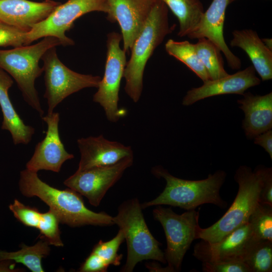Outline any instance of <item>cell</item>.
I'll use <instances>...</instances> for the list:
<instances>
[{
    "mask_svg": "<svg viewBox=\"0 0 272 272\" xmlns=\"http://www.w3.org/2000/svg\"><path fill=\"white\" fill-rule=\"evenodd\" d=\"M19 187L25 196L38 197L47 205L61 223L72 227L115 224L113 217L108 214L88 209L80 194L70 188L60 190L50 186L39 178L36 172L26 168L21 171Z\"/></svg>",
    "mask_w": 272,
    "mask_h": 272,
    "instance_id": "cell-1",
    "label": "cell"
},
{
    "mask_svg": "<svg viewBox=\"0 0 272 272\" xmlns=\"http://www.w3.org/2000/svg\"><path fill=\"white\" fill-rule=\"evenodd\" d=\"M152 172L156 177L164 178L166 186L157 197L141 204L142 209L161 205L178 207L187 211L195 210L205 203H212L222 209L227 206L220 194L226 178V173L223 170H218L199 180L176 177L161 166L153 168Z\"/></svg>",
    "mask_w": 272,
    "mask_h": 272,
    "instance_id": "cell-2",
    "label": "cell"
},
{
    "mask_svg": "<svg viewBox=\"0 0 272 272\" xmlns=\"http://www.w3.org/2000/svg\"><path fill=\"white\" fill-rule=\"evenodd\" d=\"M271 168L257 166L254 171L244 165L236 170L234 179L238 184L236 196L225 215L207 228L199 227L196 239L215 242L219 241L236 228L246 223L259 202L260 192Z\"/></svg>",
    "mask_w": 272,
    "mask_h": 272,
    "instance_id": "cell-3",
    "label": "cell"
},
{
    "mask_svg": "<svg viewBox=\"0 0 272 272\" xmlns=\"http://www.w3.org/2000/svg\"><path fill=\"white\" fill-rule=\"evenodd\" d=\"M168 14L166 5L156 0L130 49V57L126 63L123 77L125 80V91L135 103L142 95L144 72L148 60L165 37L174 30L175 26H169Z\"/></svg>",
    "mask_w": 272,
    "mask_h": 272,
    "instance_id": "cell-4",
    "label": "cell"
},
{
    "mask_svg": "<svg viewBox=\"0 0 272 272\" xmlns=\"http://www.w3.org/2000/svg\"><path fill=\"white\" fill-rule=\"evenodd\" d=\"M42 38L35 44L0 50V68L14 79L25 101L41 117L44 110L35 86L36 79L43 72L39 60L48 49L61 45L54 37Z\"/></svg>",
    "mask_w": 272,
    "mask_h": 272,
    "instance_id": "cell-5",
    "label": "cell"
},
{
    "mask_svg": "<svg viewBox=\"0 0 272 272\" xmlns=\"http://www.w3.org/2000/svg\"><path fill=\"white\" fill-rule=\"evenodd\" d=\"M141 205L137 197L123 202L113 217L124 234L127 244V257L121 271L131 272L137 264L152 259L166 263L160 243L150 231L145 220Z\"/></svg>",
    "mask_w": 272,
    "mask_h": 272,
    "instance_id": "cell-6",
    "label": "cell"
},
{
    "mask_svg": "<svg viewBox=\"0 0 272 272\" xmlns=\"http://www.w3.org/2000/svg\"><path fill=\"white\" fill-rule=\"evenodd\" d=\"M153 216L162 226L166 236L167 248L164 253L168 270L179 271L186 251L196 239L200 227L199 211L189 210L179 215L170 208L157 206L153 211Z\"/></svg>",
    "mask_w": 272,
    "mask_h": 272,
    "instance_id": "cell-7",
    "label": "cell"
},
{
    "mask_svg": "<svg viewBox=\"0 0 272 272\" xmlns=\"http://www.w3.org/2000/svg\"><path fill=\"white\" fill-rule=\"evenodd\" d=\"M43 62L48 113H51L65 98L86 88H98L101 78L70 69L58 58L56 47L48 49L41 59Z\"/></svg>",
    "mask_w": 272,
    "mask_h": 272,
    "instance_id": "cell-8",
    "label": "cell"
},
{
    "mask_svg": "<svg viewBox=\"0 0 272 272\" xmlns=\"http://www.w3.org/2000/svg\"><path fill=\"white\" fill-rule=\"evenodd\" d=\"M108 0H67L60 4L44 20L33 25L27 32L26 44L39 38L52 36L57 38L63 46H72L75 42L65 35L75 21L92 12H108Z\"/></svg>",
    "mask_w": 272,
    "mask_h": 272,
    "instance_id": "cell-9",
    "label": "cell"
},
{
    "mask_svg": "<svg viewBox=\"0 0 272 272\" xmlns=\"http://www.w3.org/2000/svg\"><path fill=\"white\" fill-rule=\"evenodd\" d=\"M121 34L112 32L107 35V55L103 77L93 96L94 102L104 109L107 119L115 122L122 116L119 109L120 82L126 65V52L120 47Z\"/></svg>",
    "mask_w": 272,
    "mask_h": 272,
    "instance_id": "cell-10",
    "label": "cell"
},
{
    "mask_svg": "<svg viewBox=\"0 0 272 272\" xmlns=\"http://www.w3.org/2000/svg\"><path fill=\"white\" fill-rule=\"evenodd\" d=\"M133 162V156L127 157L113 165L77 170L63 183L85 196L91 205L98 207L107 191L118 181Z\"/></svg>",
    "mask_w": 272,
    "mask_h": 272,
    "instance_id": "cell-11",
    "label": "cell"
},
{
    "mask_svg": "<svg viewBox=\"0 0 272 272\" xmlns=\"http://www.w3.org/2000/svg\"><path fill=\"white\" fill-rule=\"evenodd\" d=\"M255 238L248 222L218 241L201 240L195 245L193 255L202 262L242 260Z\"/></svg>",
    "mask_w": 272,
    "mask_h": 272,
    "instance_id": "cell-12",
    "label": "cell"
},
{
    "mask_svg": "<svg viewBox=\"0 0 272 272\" xmlns=\"http://www.w3.org/2000/svg\"><path fill=\"white\" fill-rule=\"evenodd\" d=\"M156 0H108L107 19L117 22L123 50L128 52L141 32Z\"/></svg>",
    "mask_w": 272,
    "mask_h": 272,
    "instance_id": "cell-13",
    "label": "cell"
},
{
    "mask_svg": "<svg viewBox=\"0 0 272 272\" xmlns=\"http://www.w3.org/2000/svg\"><path fill=\"white\" fill-rule=\"evenodd\" d=\"M47 125L45 138L35 146L34 153L26 163V169L38 172L41 170L58 173L62 164L74 158L68 153L59 136V114L54 111L42 117Z\"/></svg>",
    "mask_w": 272,
    "mask_h": 272,
    "instance_id": "cell-14",
    "label": "cell"
},
{
    "mask_svg": "<svg viewBox=\"0 0 272 272\" xmlns=\"http://www.w3.org/2000/svg\"><path fill=\"white\" fill-rule=\"evenodd\" d=\"M260 83V80L256 76L253 66L250 65L234 74L208 80L200 87L192 88L184 97L182 104L189 106L206 98L223 94L243 95L248 89Z\"/></svg>",
    "mask_w": 272,
    "mask_h": 272,
    "instance_id": "cell-15",
    "label": "cell"
},
{
    "mask_svg": "<svg viewBox=\"0 0 272 272\" xmlns=\"http://www.w3.org/2000/svg\"><path fill=\"white\" fill-rule=\"evenodd\" d=\"M77 144L81 154L79 170L113 165L126 157L133 156L130 147L109 141L102 135L80 138L77 140Z\"/></svg>",
    "mask_w": 272,
    "mask_h": 272,
    "instance_id": "cell-16",
    "label": "cell"
},
{
    "mask_svg": "<svg viewBox=\"0 0 272 272\" xmlns=\"http://www.w3.org/2000/svg\"><path fill=\"white\" fill-rule=\"evenodd\" d=\"M229 4V0H213L195 30L187 36L191 39H208L224 54L229 66L238 70L241 66V60L231 52L223 35L226 11Z\"/></svg>",
    "mask_w": 272,
    "mask_h": 272,
    "instance_id": "cell-17",
    "label": "cell"
},
{
    "mask_svg": "<svg viewBox=\"0 0 272 272\" xmlns=\"http://www.w3.org/2000/svg\"><path fill=\"white\" fill-rule=\"evenodd\" d=\"M60 4L52 0H0V21L28 32Z\"/></svg>",
    "mask_w": 272,
    "mask_h": 272,
    "instance_id": "cell-18",
    "label": "cell"
},
{
    "mask_svg": "<svg viewBox=\"0 0 272 272\" xmlns=\"http://www.w3.org/2000/svg\"><path fill=\"white\" fill-rule=\"evenodd\" d=\"M243 98L237 100L245 115L242 128L248 139L272 128V92L264 95L245 92Z\"/></svg>",
    "mask_w": 272,
    "mask_h": 272,
    "instance_id": "cell-19",
    "label": "cell"
},
{
    "mask_svg": "<svg viewBox=\"0 0 272 272\" xmlns=\"http://www.w3.org/2000/svg\"><path fill=\"white\" fill-rule=\"evenodd\" d=\"M13 83L10 76L0 68V107L3 117L1 128L10 132L15 145H27L35 128L23 122L12 104L8 92Z\"/></svg>",
    "mask_w": 272,
    "mask_h": 272,
    "instance_id": "cell-20",
    "label": "cell"
},
{
    "mask_svg": "<svg viewBox=\"0 0 272 272\" xmlns=\"http://www.w3.org/2000/svg\"><path fill=\"white\" fill-rule=\"evenodd\" d=\"M231 47H238L248 55L253 66L262 81L272 79V51L268 49L257 33L251 29L234 30Z\"/></svg>",
    "mask_w": 272,
    "mask_h": 272,
    "instance_id": "cell-21",
    "label": "cell"
},
{
    "mask_svg": "<svg viewBox=\"0 0 272 272\" xmlns=\"http://www.w3.org/2000/svg\"><path fill=\"white\" fill-rule=\"evenodd\" d=\"M177 18L179 24L178 35L188 36L196 28L204 13L199 0H160Z\"/></svg>",
    "mask_w": 272,
    "mask_h": 272,
    "instance_id": "cell-22",
    "label": "cell"
},
{
    "mask_svg": "<svg viewBox=\"0 0 272 272\" xmlns=\"http://www.w3.org/2000/svg\"><path fill=\"white\" fill-rule=\"evenodd\" d=\"M49 245L46 241L42 239L33 246L22 244L21 249L16 251L0 250V260H12L22 263L32 272H43L41 260L50 253Z\"/></svg>",
    "mask_w": 272,
    "mask_h": 272,
    "instance_id": "cell-23",
    "label": "cell"
},
{
    "mask_svg": "<svg viewBox=\"0 0 272 272\" xmlns=\"http://www.w3.org/2000/svg\"><path fill=\"white\" fill-rule=\"evenodd\" d=\"M165 47L170 55L185 64L203 82L210 80L207 71L198 56L195 44L187 40L176 41L170 39L166 43Z\"/></svg>",
    "mask_w": 272,
    "mask_h": 272,
    "instance_id": "cell-24",
    "label": "cell"
},
{
    "mask_svg": "<svg viewBox=\"0 0 272 272\" xmlns=\"http://www.w3.org/2000/svg\"><path fill=\"white\" fill-rule=\"evenodd\" d=\"M195 45L198 56L210 80L220 79L228 75L224 68L221 51L214 43L207 38H201Z\"/></svg>",
    "mask_w": 272,
    "mask_h": 272,
    "instance_id": "cell-25",
    "label": "cell"
},
{
    "mask_svg": "<svg viewBox=\"0 0 272 272\" xmlns=\"http://www.w3.org/2000/svg\"><path fill=\"white\" fill-rule=\"evenodd\" d=\"M243 261L250 272H271L272 241L256 240L248 250Z\"/></svg>",
    "mask_w": 272,
    "mask_h": 272,
    "instance_id": "cell-26",
    "label": "cell"
},
{
    "mask_svg": "<svg viewBox=\"0 0 272 272\" xmlns=\"http://www.w3.org/2000/svg\"><path fill=\"white\" fill-rule=\"evenodd\" d=\"M248 222L255 238L272 241V206L259 202Z\"/></svg>",
    "mask_w": 272,
    "mask_h": 272,
    "instance_id": "cell-27",
    "label": "cell"
},
{
    "mask_svg": "<svg viewBox=\"0 0 272 272\" xmlns=\"http://www.w3.org/2000/svg\"><path fill=\"white\" fill-rule=\"evenodd\" d=\"M125 239L124 234L119 229L116 235L107 241L100 240L93 247L92 252L97 255L108 265H120L122 254H118L119 246Z\"/></svg>",
    "mask_w": 272,
    "mask_h": 272,
    "instance_id": "cell-28",
    "label": "cell"
},
{
    "mask_svg": "<svg viewBox=\"0 0 272 272\" xmlns=\"http://www.w3.org/2000/svg\"><path fill=\"white\" fill-rule=\"evenodd\" d=\"M59 221L50 210L48 212L41 213L38 228L42 237L44 238L49 245L56 247L63 246L60 238V233L59 229Z\"/></svg>",
    "mask_w": 272,
    "mask_h": 272,
    "instance_id": "cell-29",
    "label": "cell"
},
{
    "mask_svg": "<svg viewBox=\"0 0 272 272\" xmlns=\"http://www.w3.org/2000/svg\"><path fill=\"white\" fill-rule=\"evenodd\" d=\"M9 208L14 217L23 224L38 228L41 213L37 209L25 206L17 199Z\"/></svg>",
    "mask_w": 272,
    "mask_h": 272,
    "instance_id": "cell-30",
    "label": "cell"
},
{
    "mask_svg": "<svg viewBox=\"0 0 272 272\" xmlns=\"http://www.w3.org/2000/svg\"><path fill=\"white\" fill-rule=\"evenodd\" d=\"M27 32L0 21V47L26 45Z\"/></svg>",
    "mask_w": 272,
    "mask_h": 272,
    "instance_id": "cell-31",
    "label": "cell"
},
{
    "mask_svg": "<svg viewBox=\"0 0 272 272\" xmlns=\"http://www.w3.org/2000/svg\"><path fill=\"white\" fill-rule=\"evenodd\" d=\"M202 270L205 272H250L247 265L242 260L202 262Z\"/></svg>",
    "mask_w": 272,
    "mask_h": 272,
    "instance_id": "cell-32",
    "label": "cell"
},
{
    "mask_svg": "<svg viewBox=\"0 0 272 272\" xmlns=\"http://www.w3.org/2000/svg\"><path fill=\"white\" fill-rule=\"evenodd\" d=\"M109 266L105 261L91 252L79 268L81 272H106Z\"/></svg>",
    "mask_w": 272,
    "mask_h": 272,
    "instance_id": "cell-33",
    "label": "cell"
},
{
    "mask_svg": "<svg viewBox=\"0 0 272 272\" xmlns=\"http://www.w3.org/2000/svg\"><path fill=\"white\" fill-rule=\"evenodd\" d=\"M259 202L272 206V170L265 178L260 192Z\"/></svg>",
    "mask_w": 272,
    "mask_h": 272,
    "instance_id": "cell-34",
    "label": "cell"
},
{
    "mask_svg": "<svg viewBox=\"0 0 272 272\" xmlns=\"http://www.w3.org/2000/svg\"><path fill=\"white\" fill-rule=\"evenodd\" d=\"M254 143L262 147L272 159V130L269 129L254 138Z\"/></svg>",
    "mask_w": 272,
    "mask_h": 272,
    "instance_id": "cell-35",
    "label": "cell"
},
{
    "mask_svg": "<svg viewBox=\"0 0 272 272\" xmlns=\"http://www.w3.org/2000/svg\"><path fill=\"white\" fill-rule=\"evenodd\" d=\"M10 260H0V271L11 272L16 270L14 268L15 263Z\"/></svg>",
    "mask_w": 272,
    "mask_h": 272,
    "instance_id": "cell-36",
    "label": "cell"
},
{
    "mask_svg": "<svg viewBox=\"0 0 272 272\" xmlns=\"http://www.w3.org/2000/svg\"><path fill=\"white\" fill-rule=\"evenodd\" d=\"M265 46L272 51V39L271 38H263L261 39Z\"/></svg>",
    "mask_w": 272,
    "mask_h": 272,
    "instance_id": "cell-37",
    "label": "cell"
},
{
    "mask_svg": "<svg viewBox=\"0 0 272 272\" xmlns=\"http://www.w3.org/2000/svg\"><path fill=\"white\" fill-rule=\"evenodd\" d=\"M235 1H236V0H229V2H230V3H231Z\"/></svg>",
    "mask_w": 272,
    "mask_h": 272,
    "instance_id": "cell-38",
    "label": "cell"
},
{
    "mask_svg": "<svg viewBox=\"0 0 272 272\" xmlns=\"http://www.w3.org/2000/svg\"><path fill=\"white\" fill-rule=\"evenodd\" d=\"M42 1H44V0H42Z\"/></svg>",
    "mask_w": 272,
    "mask_h": 272,
    "instance_id": "cell-39",
    "label": "cell"
}]
</instances>
